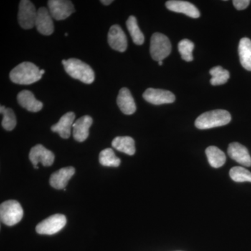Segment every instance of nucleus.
<instances>
[{
  "label": "nucleus",
  "mask_w": 251,
  "mask_h": 251,
  "mask_svg": "<svg viewBox=\"0 0 251 251\" xmlns=\"http://www.w3.org/2000/svg\"><path fill=\"white\" fill-rule=\"evenodd\" d=\"M41 69L33 63L25 62L18 64L10 72L11 80L18 85H31L42 77Z\"/></svg>",
  "instance_id": "nucleus-1"
},
{
  "label": "nucleus",
  "mask_w": 251,
  "mask_h": 251,
  "mask_svg": "<svg viewBox=\"0 0 251 251\" xmlns=\"http://www.w3.org/2000/svg\"><path fill=\"white\" fill-rule=\"evenodd\" d=\"M66 72L73 78L85 84H91L95 79L93 69L90 66L78 59L71 58L62 60Z\"/></svg>",
  "instance_id": "nucleus-2"
},
{
  "label": "nucleus",
  "mask_w": 251,
  "mask_h": 251,
  "mask_svg": "<svg viewBox=\"0 0 251 251\" xmlns=\"http://www.w3.org/2000/svg\"><path fill=\"white\" fill-rule=\"evenodd\" d=\"M231 115L225 110H215L204 112L196 119L195 125L201 130L222 126L231 121Z\"/></svg>",
  "instance_id": "nucleus-3"
},
{
  "label": "nucleus",
  "mask_w": 251,
  "mask_h": 251,
  "mask_svg": "<svg viewBox=\"0 0 251 251\" xmlns=\"http://www.w3.org/2000/svg\"><path fill=\"white\" fill-rule=\"evenodd\" d=\"M23 217V209L16 201H5L0 206V219L1 223L8 226L18 224Z\"/></svg>",
  "instance_id": "nucleus-4"
},
{
  "label": "nucleus",
  "mask_w": 251,
  "mask_h": 251,
  "mask_svg": "<svg viewBox=\"0 0 251 251\" xmlns=\"http://www.w3.org/2000/svg\"><path fill=\"white\" fill-rule=\"evenodd\" d=\"M172 50L171 41L161 33H154L151 38L150 54L153 60L160 62L170 55Z\"/></svg>",
  "instance_id": "nucleus-5"
},
{
  "label": "nucleus",
  "mask_w": 251,
  "mask_h": 251,
  "mask_svg": "<svg viewBox=\"0 0 251 251\" xmlns=\"http://www.w3.org/2000/svg\"><path fill=\"white\" fill-rule=\"evenodd\" d=\"M37 11L29 0H22L19 4L18 23L23 29H29L35 26Z\"/></svg>",
  "instance_id": "nucleus-6"
},
{
  "label": "nucleus",
  "mask_w": 251,
  "mask_h": 251,
  "mask_svg": "<svg viewBox=\"0 0 251 251\" xmlns=\"http://www.w3.org/2000/svg\"><path fill=\"white\" fill-rule=\"evenodd\" d=\"M66 224L67 219L65 216L59 214H54L39 223L36 226V231L38 234L52 235L64 228Z\"/></svg>",
  "instance_id": "nucleus-7"
},
{
  "label": "nucleus",
  "mask_w": 251,
  "mask_h": 251,
  "mask_svg": "<svg viewBox=\"0 0 251 251\" xmlns=\"http://www.w3.org/2000/svg\"><path fill=\"white\" fill-rule=\"evenodd\" d=\"M49 11L52 18L57 21H62L69 18L75 12L72 1L67 0H49L48 1Z\"/></svg>",
  "instance_id": "nucleus-8"
},
{
  "label": "nucleus",
  "mask_w": 251,
  "mask_h": 251,
  "mask_svg": "<svg viewBox=\"0 0 251 251\" xmlns=\"http://www.w3.org/2000/svg\"><path fill=\"white\" fill-rule=\"evenodd\" d=\"M143 98L153 105H163L175 102V94L168 90L149 88L143 94Z\"/></svg>",
  "instance_id": "nucleus-9"
},
{
  "label": "nucleus",
  "mask_w": 251,
  "mask_h": 251,
  "mask_svg": "<svg viewBox=\"0 0 251 251\" xmlns=\"http://www.w3.org/2000/svg\"><path fill=\"white\" fill-rule=\"evenodd\" d=\"M29 160L34 166H38L39 163L45 167L50 166L53 164L54 155L42 145H37L31 149Z\"/></svg>",
  "instance_id": "nucleus-10"
},
{
  "label": "nucleus",
  "mask_w": 251,
  "mask_h": 251,
  "mask_svg": "<svg viewBox=\"0 0 251 251\" xmlns=\"http://www.w3.org/2000/svg\"><path fill=\"white\" fill-rule=\"evenodd\" d=\"M108 41L109 45L112 49L118 52H124L126 50L127 38L125 31L118 25H114L108 31Z\"/></svg>",
  "instance_id": "nucleus-11"
},
{
  "label": "nucleus",
  "mask_w": 251,
  "mask_h": 251,
  "mask_svg": "<svg viewBox=\"0 0 251 251\" xmlns=\"http://www.w3.org/2000/svg\"><path fill=\"white\" fill-rule=\"evenodd\" d=\"M35 26L43 35H51L54 32V23L49 10L45 7L39 8L37 11Z\"/></svg>",
  "instance_id": "nucleus-12"
},
{
  "label": "nucleus",
  "mask_w": 251,
  "mask_h": 251,
  "mask_svg": "<svg viewBox=\"0 0 251 251\" xmlns=\"http://www.w3.org/2000/svg\"><path fill=\"white\" fill-rule=\"evenodd\" d=\"M167 9L176 13L184 14L189 17L198 18L201 16L199 10L195 5L186 1L171 0L166 3Z\"/></svg>",
  "instance_id": "nucleus-13"
},
{
  "label": "nucleus",
  "mask_w": 251,
  "mask_h": 251,
  "mask_svg": "<svg viewBox=\"0 0 251 251\" xmlns=\"http://www.w3.org/2000/svg\"><path fill=\"white\" fill-rule=\"evenodd\" d=\"M75 173L74 167L62 168L51 175L50 184L55 189H64Z\"/></svg>",
  "instance_id": "nucleus-14"
},
{
  "label": "nucleus",
  "mask_w": 251,
  "mask_h": 251,
  "mask_svg": "<svg viewBox=\"0 0 251 251\" xmlns=\"http://www.w3.org/2000/svg\"><path fill=\"white\" fill-rule=\"evenodd\" d=\"M227 153L232 159L239 164L247 167L251 166V157L249 154V150L240 143L229 144Z\"/></svg>",
  "instance_id": "nucleus-15"
},
{
  "label": "nucleus",
  "mask_w": 251,
  "mask_h": 251,
  "mask_svg": "<svg viewBox=\"0 0 251 251\" xmlns=\"http://www.w3.org/2000/svg\"><path fill=\"white\" fill-rule=\"evenodd\" d=\"M75 115L74 112H69L63 115L56 125L52 126L51 130L57 133L61 138L68 139L70 137L72 127L74 124Z\"/></svg>",
  "instance_id": "nucleus-16"
},
{
  "label": "nucleus",
  "mask_w": 251,
  "mask_h": 251,
  "mask_svg": "<svg viewBox=\"0 0 251 251\" xmlns=\"http://www.w3.org/2000/svg\"><path fill=\"white\" fill-rule=\"evenodd\" d=\"M92 124H93V120L89 115H85L74 122L73 125V128H74L73 134H74V139L80 143L87 140L90 134L89 130Z\"/></svg>",
  "instance_id": "nucleus-17"
},
{
  "label": "nucleus",
  "mask_w": 251,
  "mask_h": 251,
  "mask_svg": "<svg viewBox=\"0 0 251 251\" xmlns=\"http://www.w3.org/2000/svg\"><path fill=\"white\" fill-rule=\"evenodd\" d=\"M117 103L121 111L127 115H133L136 111L134 99L128 89L124 87L119 92Z\"/></svg>",
  "instance_id": "nucleus-18"
},
{
  "label": "nucleus",
  "mask_w": 251,
  "mask_h": 251,
  "mask_svg": "<svg viewBox=\"0 0 251 251\" xmlns=\"http://www.w3.org/2000/svg\"><path fill=\"white\" fill-rule=\"evenodd\" d=\"M17 99L20 105L29 112L40 111L44 106L42 102L36 100L34 94L30 91H22L18 94Z\"/></svg>",
  "instance_id": "nucleus-19"
},
{
  "label": "nucleus",
  "mask_w": 251,
  "mask_h": 251,
  "mask_svg": "<svg viewBox=\"0 0 251 251\" xmlns=\"http://www.w3.org/2000/svg\"><path fill=\"white\" fill-rule=\"evenodd\" d=\"M112 146L117 151L133 156L135 153V141L129 136H118L112 140Z\"/></svg>",
  "instance_id": "nucleus-20"
},
{
  "label": "nucleus",
  "mask_w": 251,
  "mask_h": 251,
  "mask_svg": "<svg viewBox=\"0 0 251 251\" xmlns=\"http://www.w3.org/2000/svg\"><path fill=\"white\" fill-rule=\"evenodd\" d=\"M239 55L241 64L244 69L251 72V40L243 38L239 44Z\"/></svg>",
  "instance_id": "nucleus-21"
},
{
  "label": "nucleus",
  "mask_w": 251,
  "mask_h": 251,
  "mask_svg": "<svg viewBox=\"0 0 251 251\" xmlns=\"http://www.w3.org/2000/svg\"><path fill=\"white\" fill-rule=\"evenodd\" d=\"M206 157L208 162L211 167L214 168H221L224 166L226 161V156L224 151L214 146L206 148Z\"/></svg>",
  "instance_id": "nucleus-22"
},
{
  "label": "nucleus",
  "mask_w": 251,
  "mask_h": 251,
  "mask_svg": "<svg viewBox=\"0 0 251 251\" xmlns=\"http://www.w3.org/2000/svg\"><path fill=\"white\" fill-rule=\"evenodd\" d=\"M126 27L134 44L136 45H143L145 41V36L140 30L135 16H130L128 18L126 21Z\"/></svg>",
  "instance_id": "nucleus-23"
},
{
  "label": "nucleus",
  "mask_w": 251,
  "mask_h": 251,
  "mask_svg": "<svg viewBox=\"0 0 251 251\" xmlns=\"http://www.w3.org/2000/svg\"><path fill=\"white\" fill-rule=\"evenodd\" d=\"M99 163L103 166L118 167L121 163V160L115 155L112 149L107 148L100 151Z\"/></svg>",
  "instance_id": "nucleus-24"
},
{
  "label": "nucleus",
  "mask_w": 251,
  "mask_h": 251,
  "mask_svg": "<svg viewBox=\"0 0 251 251\" xmlns=\"http://www.w3.org/2000/svg\"><path fill=\"white\" fill-rule=\"evenodd\" d=\"M209 74L212 76L210 80L211 84L214 86L224 85L229 78L228 71L223 69L221 66L212 68L209 71Z\"/></svg>",
  "instance_id": "nucleus-25"
},
{
  "label": "nucleus",
  "mask_w": 251,
  "mask_h": 251,
  "mask_svg": "<svg viewBox=\"0 0 251 251\" xmlns=\"http://www.w3.org/2000/svg\"><path fill=\"white\" fill-rule=\"evenodd\" d=\"M0 112H1V115H3V120L1 122L3 128L9 131L14 130L16 124H17V121H16V115H15L12 109L6 108L4 105H1Z\"/></svg>",
  "instance_id": "nucleus-26"
},
{
  "label": "nucleus",
  "mask_w": 251,
  "mask_h": 251,
  "mask_svg": "<svg viewBox=\"0 0 251 251\" xmlns=\"http://www.w3.org/2000/svg\"><path fill=\"white\" fill-rule=\"evenodd\" d=\"M231 179L236 182H251V173L243 167H234L229 171Z\"/></svg>",
  "instance_id": "nucleus-27"
},
{
  "label": "nucleus",
  "mask_w": 251,
  "mask_h": 251,
  "mask_svg": "<svg viewBox=\"0 0 251 251\" xmlns=\"http://www.w3.org/2000/svg\"><path fill=\"white\" fill-rule=\"evenodd\" d=\"M178 49L181 54V58L186 62L193 60V51L194 50V44L188 39H183L179 43Z\"/></svg>",
  "instance_id": "nucleus-28"
},
{
  "label": "nucleus",
  "mask_w": 251,
  "mask_h": 251,
  "mask_svg": "<svg viewBox=\"0 0 251 251\" xmlns=\"http://www.w3.org/2000/svg\"><path fill=\"white\" fill-rule=\"evenodd\" d=\"M233 4L234 7L237 10H244L247 9L250 4L251 1L249 0H234Z\"/></svg>",
  "instance_id": "nucleus-29"
},
{
  "label": "nucleus",
  "mask_w": 251,
  "mask_h": 251,
  "mask_svg": "<svg viewBox=\"0 0 251 251\" xmlns=\"http://www.w3.org/2000/svg\"><path fill=\"white\" fill-rule=\"evenodd\" d=\"M100 2L104 5L108 6V5H110L111 3L113 2V1H112V0H101Z\"/></svg>",
  "instance_id": "nucleus-30"
},
{
  "label": "nucleus",
  "mask_w": 251,
  "mask_h": 251,
  "mask_svg": "<svg viewBox=\"0 0 251 251\" xmlns=\"http://www.w3.org/2000/svg\"><path fill=\"white\" fill-rule=\"evenodd\" d=\"M40 73L41 75H44V74H45V70L44 69H42V70H40Z\"/></svg>",
  "instance_id": "nucleus-31"
},
{
  "label": "nucleus",
  "mask_w": 251,
  "mask_h": 251,
  "mask_svg": "<svg viewBox=\"0 0 251 251\" xmlns=\"http://www.w3.org/2000/svg\"><path fill=\"white\" fill-rule=\"evenodd\" d=\"M158 64H159L160 66L163 65V61H160V62H158Z\"/></svg>",
  "instance_id": "nucleus-32"
},
{
  "label": "nucleus",
  "mask_w": 251,
  "mask_h": 251,
  "mask_svg": "<svg viewBox=\"0 0 251 251\" xmlns=\"http://www.w3.org/2000/svg\"><path fill=\"white\" fill-rule=\"evenodd\" d=\"M34 168H35V169H39V166H34Z\"/></svg>",
  "instance_id": "nucleus-33"
},
{
  "label": "nucleus",
  "mask_w": 251,
  "mask_h": 251,
  "mask_svg": "<svg viewBox=\"0 0 251 251\" xmlns=\"http://www.w3.org/2000/svg\"><path fill=\"white\" fill-rule=\"evenodd\" d=\"M65 36H68V34H67V33H66V34H65Z\"/></svg>",
  "instance_id": "nucleus-34"
}]
</instances>
